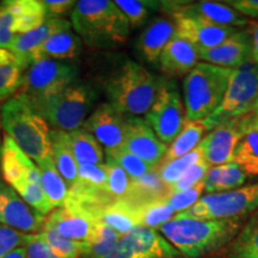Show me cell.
Segmentation results:
<instances>
[{"label": "cell", "mask_w": 258, "mask_h": 258, "mask_svg": "<svg viewBox=\"0 0 258 258\" xmlns=\"http://www.w3.org/2000/svg\"><path fill=\"white\" fill-rule=\"evenodd\" d=\"M50 146L54 165L66 184H69L71 188L78 180L79 165L70 147L67 132L56 131V129L50 131Z\"/></svg>", "instance_id": "484cf974"}, {"label": "cell", "mask_w": 258, "mask_h": 258, "mask_svg": "<svg viewBox=\"0 0 258 258\" xmlns=\"http://www.w3.org/2000/svg\"><path fill=\"white\" fill-rule=\"evenodd\" d=\"M203 190H205V179L202 182H200L199 184L192 186V188L184 190V191L167 194L166 202L169 203L172 211L176 214H178V213L184 212L191 207V206L195 205L201 199Z\"/></svg>", "instance_id": "b9f144b4"}, {"label": "cell", "mask_w": 258, "mask_h": 258, "mask_svg": "<svg viewBox=\"0 0 258 258\" xmlns=\"http://www.w3.org/2000/svg\"><path fill=\"white\" fill-rule=\"evenodd\" d=\"M105 156L106 161L114 163L121 169H123L132 179L140 178L151 171L156 170L147 163H145L144 160H141L140 158L128 152L123 147L117 148V150H105Z\"/></svg>", "instance_id": "d590c367"}, {"label": "cell", "mask_w": 258, "mask_h": 258, "mask_svg": "<svg viewBox=\"0 0 258 258\" xmlns=\"http://www.w3.org/2000/svg\"><path fill=\"white\" fill-rule=\"evenodd\" d=\"M123 148L156 169L165 156L167 145L158 139L146 120L128 116Z\"/></svg>", "instance_id": "2e32d148"}, {"label": "cell", "mask_w": 258, "mask_h": 258, "mask_svg": "<svg viewBox=\"0 0 258 258\" xmlns=\"http://www.w3.org/2000/svg\"><path fill=\"white\" fill-rule=\"evenodd\" d=\"M252 44H251V60L258 63V24L252 28Z\"/></svg>", "instance_id": "f5cc1de1"}, {"label": "cell", "mask_w": 258, "mask_h": 258, "mask_svg": "<svg viewBox=\"0 0 258 258\" xmlns=\"http://www.w3.org/2000/svg\"><path fill=\"white\" fill-rule=\"evenodd\" d=\"M38 171L41 175V185L46 194L51 208L63 207L69 198V186L54 165L53 159L38 163Z\"/></svg>", "instance_id": "f1b7e54d"}, {"label": "cell", "mask_w": 258, "mask_h": 258, "mask_svg": "<svg viewBox=\"0 0 258 258\" xmlns=\"http://www.w3.org/2000/svg\"><path fill=\"white\" fill-rule=\"evenodd\" d=\"M98 224L99 220L91 213L66 201L63 207L56 209L48 217L44 228L55 231L66 239L88 244L90 246V241Z\"/></svg>", "instance_id": "7c38bea8"}, {"label": "cell", "mask_w": 258, "mask_h": 258, "mask_svg": "<svg viewBox=\"0 0 258 258\" xmlns=\"http://www.w3.org/2000/svg\"><path fill=\"white\" fill-rule=\"evenodd\" d=\"M240 219H176L159 227L169 243L188 258H200L230 243L239 233Z\"/></svg>", "instance_id": "7a4b0ae2"}, {"label": "cell", "mask_w": 258, "mask_h": 258, "mask_svg": "<svg viewBox=\"0 0 258 258\" xmlns=\"http://www.w3.org/2000/svg\"><path fill=\"white\" fill-rule=\"evenodd\" d=\"M105 166L108 172L106 191L116 200H127L131 195L132 178L123 169L114 163L106 161Z\"/></svg>", "instance_id": "f35d334b"}, {"label": "cell", "mask_w": 258, "mask_h": 258, "mask_svg": "<svg viewBox=\"0 0 258 258\" xmlns=\"http://www.w3.org/2000/svg\"><path fill=\"white\" fill-rule=\"evenodd\" d=\"M246 180V173L234 161L211 167L205 177V190L208 194L224 192L241 186Z\"/></svg>", "instance_id": "4316f807"}, {"label": "cell", "mask_w": 258, "mask_h": 258, "mask_svg": "<svg viewBox=\"0 0 258 258\" xmlns=\"http://www.w3.org/2000/svg\"><path fill=\"white\" fill-rule=\"evenodd\" d=\"M258 101V66L232 70L227 89L219 108L203 120L206 131H213L225 122L250 114Z\"/></svg>", "instance_id": "52a82bcc"}, {"label": "cell", "mask_w": 258, "mask_h": 258, "mask_svg": "<svg viewBox=\"0 0 258 258\" xmlns=\"http://www.w3.org/2000/svg\"><path fill=\"white\" fill-rule=\"evenodd\" d=\"M83 43L77 34L71 30H64L53 35L49 40L30 55L31 62L41 59L51 60H73L80 55Z\"/></svg>", "instance_id": "cb8c5ba5"}, {"label": "cell", "mask_w": 258, "mask_h": 258, "mask_svg": "<svg viewBox=\"0 0 258 258\" xmlns=\"http://www.w3.org/2000/svg\"><path fill=\"white\" fill-rule=\"evenodd\" d=\"M2 127L30 159H51L50 129L31 102L22 93L9 98L0 109Z\"/></svg>", "instance_id": "3957f363"}, {"label": "cell", "mask_w": 258, "mask_h": 258, "mask_svg": "<svg viewBox=\"0 0 258 258\" xmlns=\"http://www.w3.org/2000/svg\"><path fill=\"white\" fill-rule=\"evenodd\" d=\"M69 144L78 165H101L103 164L102 145L83 128L67 133Z\"/></svg>", "instance_id": "83f0119b"}, {"label": "cell", "mask_w": 258, "mask_h": 258, "mask_svg": "<svg viewBox=\"0 0 258 258\" xmlns=\"http://www.w3.org/2000/svg\"><path fill=\"white\" fill-rule=\"evenodd\" d=\"M253 112H256V114H258V101H257V103H256V105H254Z\"/></svg>", "instance_id": "6f0895ef"}, {"label": "cell", "mask_w": 258, "mask_h": 258, "mask_svg": "<svg viewBox=\"0 0 258 258\" xmlns=\"http://www.w3.org/2000/svg\"><path fill=\"white\" fill-rule=\"evenodd\" d=\"M78 180L82 182L83 184L106 191L108 172H106L105 164H101V165H80L78 169Z\"/></svg>", "instance_id": "7bdbcfd3"}, {"label": "cell", "mask_w": 258, "mask_h": 258, "mask_svg": "<svg viewBox=\"0 0 258 258\" xmlns=\"http://www.w3.org/2000/svg\"><path fill=\"white\" fill-rule=\"evenodd\" d=\"M184 112L179 92L161 84L156 101L146 114V121L161 143L167 145L182 131L185 122Z\"/></svg>", "instance_id": "30bf717a"}, {"label": "cell", "mask_w": 258, "mask_h": 258, "mask_svg": "<svg viewBox=\"0 0 258 258\" xmlns=\"http://www.w3.org/2000/svg\"><path fill=\"white\" fill-rule=\"evenodd\" d=\"M199 59L198 49L188 41L175 35L161 51L158 62L164 72L180 76L189 73L198 64Z\"/></svg>", "instance_id": "7402d4cb"}, {"label": "cell", "mask_w": 258, "mask_h": 258, "mask_svg": "<svg viewBox=\"0 0 258 258\" xmlns=\"http://www.w3.org/2000/svg\"><path fill=\"white\" fill-rule=\"evenodd\" d=\"M38 235L42 240L46 241L57 258H79L84 254L90 256V246L88 244L66 239L49 228H43Z\"/></svg>", "instance_id": "e575fe53"}, {"label": "cell", "mask_w": 258, "mask_h": 258, "mask_svg": "<svg viewBox=\"0 0 258 258\" xmlns=\"http://www.w3.org/2000/svg\"><path fill=\"white\" fill-rule=\"evenodd\" d=\"M226 258H258V212L231 241Z\"/></svg>", "instance_id": "4dcf8cb0"}, {"label": "cell", "mask_w": 258, "mask_h": 258, "mask_svg": "<svg viewBox=\"0 0 258 258\" xmlns=\"http://www.w3.org/2000/svg\"><path fill=\"white\" fill-rule=\"evenodd\" d=\"M128 115L122 114L110 103L97 106L86 118L83 129L92 135L106 150L123 147Z\"/></svg>", "instance_id": "5bb4252c"}, {"label": "cell", "mask_w": 258, "mask_h": 258, "mask_svg": "<svg viewBox=\"0 0 258 258\" xmlns=\"http://www.w3.org/2000/svg\"><path fill=\"white\" fill-rule=\"evenodd\" d=\"M25 258H57L38 234H29L24 245Z\"/></svg>", "instance_id": "c3c4849f"}, {"label": "cell", "mask_w": 258, "mask_h": 258, "mask_svg": "<svg viewBox=\"0 0 258 258\" xmlns=\"http://www.w3.org/2000/svg\"><path fill=\"white\" fill-rule=\"evenodd\" d=\"M209 170V164L205 159L200 161V163L194 165L184 176L180 178L178 182H176L175 184H172L169 188V194H175L179 191H184L188 190L196 184H199L200 182H202L205 179L206 175H207Z\"/></svg>", "instance_id": "ee69618b"}, {"label": "cell", "mask_w": 258, "mask_h": 258, "mask_svg": "<svg viewBox=\"0 0 258 258\" xmlns=\"http://www.w3.org/2000/svg\"><path fill=\"white\" fill-rule=\"evenodd\" d=\"M103 258H133V253H132L127 239L124 237H121L117 245Z\"/></svg>", "instance_id": "816d5d0a"}, {"label": "cell", "mask_w": 258, "mask_h": 258, "mask_svg": "<svg viewBox=\"0 0 258 258\" xmlns=\"http://www.w3.org/2000/svg\"><path fill=\"white\" fill-rule=\"evenodd\" d=\"M2 118H0V158H2V148H3V143H2Z\"/></svg>", "instance_id": "9f6ffc18"}, {"label": "cell", "mask_w": 258, "mask_h": 258, "mask_svg": "<svg viewBox=\"0 0 258 258\" xmlns=\"http://www.w3.org/2000/svg\"><path fill=\"white\" fill-rule=\"evenodd\" d=\"M28 235L14 228L0 225V258H4L11 251L22 247V245L24 246L28 240Z\"/></svg>", "instance_id": "bcb514c9"}, {"label": "cell", "mask_w": 258, "mask_h": 258, "mask_svg": "<svg viewBox=\"0 0 258 258\" xmlns=\"http://www.w3.org/2000/svg\"><path fill=\"white\" fill-rule=\"evenodd\" d=\"M4 258H25V250L24 247H18L14 251H11L9 254H6Z\"/></svg>", "instance_id": "db71d44e"}, {"label": "cell", "mask_w": 258, "mask_h": 258, "mask_svg": "<svg viewBox=\"0 0 258 258\" xmlns=\"http://www.w3.org/2000/svg\"><path fill=\"white\" fill-rule=\"evenodd\" d=\"M164 8L169 9L172 15H189L202 18L213 24L222 27H241L247 24V18L238 14L235 10L218 2H198L185 5L184 3L176 5L175 3H163Z\"/></svg>", "instance_id": "d6986e66"}, {"label": "cell", "mask_w": 258, "mask_h": 258, "mask_svg": "<svg viewBox=\"0 0 258 258\" xmlns=\"http://www.w3.org/2000/svg\"><path fill=\"white\" fill-rule=\"evenodd\" d=\"M203 159L205 158H203L202 150L200 147H196L195 150L185 156L167 161V163H161L158 173H159L160 179L163 180L164 184L170 188L171 185L178 182L194 165H196Z\"/></svg>", "instance_id": "836d02e7"}, {"label": "cell", "mask_w": 258, "mask_h": 258, "mask_svg": "<svg viewBox=\"0 0 258 258\" xmlns=\"http://www.w3.org/2000/svg\"><path fill=\"white\" fill-rule=\"evenodd\" d=\"M3 3L14 16V18L28 17V16H46V9L42 2H37V0H6Z\"/></svg>", "instance_id": "f6af8a7d"}, {"label": "cell", "mask_w": 258, "mask_h": 258, "mask_svg": "<svg viewBox=\"0 0 258 258\" xmlns=\"http://www.w3.org/2000/svg\"><path fill=\"white\" fill-rule=\"evenodd\" d=\"M71 18L80 40L91 48H116L122 46L129 36L128 19L110 0L77 2Z\"/></svg>", "instance_id": "6da1fadb"}, {"label": "cell", "mask_w": 258, "mask_h": 258, "mask_svg": "<svg viewBox=\"0 0 258 258\" xmlns=\"http://www.w3.org/2000/svg\"><path fill=\"white\" fill-rule=\"evenodd\" d=\"M15 18L9 11L4 3H0V48L9 49L14 43L17 35L12 31Z\"/></svg>", "instance_id": "7dc6e473"}, {"label": "cell", "mask_w": 258, "mask_h": 258, "mask_svg": "<svg viewBox=\"0 0 258 258\" xmlns=\"http://www.w3.org/2000/svg\"><path fill=\"white\" fill-rule=\"evenodd\" d=\"M115 4L128 19L129 27L138 28L147 21L150 9L153 8L154 3L139 2V0H116Z\"/></svg>", "instance_id": "60d3db41"}, {"label": "cell", "mask_w": 258, "mask_h": 258, "mask_svg": "<svg viewBox=\"0 0 258 258\" xmlns=\"http://www.w3.org/2000/svg\"><path fill=\"white\" fill-rule=\"evenodd\" d=\"M205 131L206 128L202 121H185L182 131L167 147L161 163H167V161L185 156L199 147Z\"/></svg>", "instance_id": "f546056e"}, {"label": "cell", "mask_w": 258, "mask_h": 258, "mask_svg": "<svg viewBox=\"0 0 258 258\" xmlns=\"http://www.w3.org/2000/svg\"><path fill=\"white\" fill-rule=\"evenodd\" d=\"M42 4L46 9V17L54 19L70 12L77 3L73 0H42Z\"/></svg>", "instance_id": "681fc988"}, {"label": "cell", "mask_w": 258, "mask_h": 258, "mask_svg": "<svg viewBox=\"0 0 258 258\" xmlns=\"http://www.w3.org/2000/svg\"><path fill=\"white\" fill-rule=\"evenodd\" d=\"M78 67L61 60L41 59L34 61L24 72L21 91L30 102L60 92L78 77Z\"/></svg>", "instance_id": "9c48e42d"}, {"label": "cell", "mask_w": 258, "mask_h": 258, "mask_svg": "<svg viewBox=\"0 0 258 258\" xmlns=\"http://www.w3.org/2000/svg\"><path fill=\"white\" fill-rule=\"evenodd\" d=\"M258 209V183L224 192L207 194L176 219L224 220L243 217Z\"/></svg>", "instance_id": "ba28073f"}, {"label": "cell", "mask_w": 258, "mask_h": 258, "mask_svg": "<svg viewBox=\"0 0 258 258\" xmlns=\"http://www.w3.org/2000/svg\"><path fill=\"white\" fill-rule=\"evenodd\" d=\"M0 225L22 233H37L44 228L46 219L25 203L12 186L0 180Z\"/></svg>", "instance_id": "4fadbf2b"}, {"label": "cell", "mask_w": 258, "mask_h": 258, "mask_svg": "<svg viewBox=\"0 0 258 258\" xmlns=\"http://www.w3.org/2000/svg\"><path fill=\"white\" fill-rule=\"evenodd\" d=\"M16 190V192L24 200L25 203H28L32 209L40 213L41 215H47L51 212V206L48 201L46 194L42 189L41 184L31 182V180H23V182L17 183L12 186Z\"/></svg>", "instance_id": "8d00e7d4"}, {"label": "cell", "mask_w": 258, "mask_h": 258, "mask_svg": "<svg viewBox=\"0 0 258 258\" xmlns=\"http://www.w3.org/2000/svg\"><path fill=\"white\" fill-rule=\"evenodd\" d=\"M233 161L249 176H258V132L249 129L235 147Z\"/></svg>", "instance_id": "d6a6232c"}, {"label": "cell", "mask_w": 258, "mask_h": 258, "mask_svg": "<svg viewBox=\"0 0 258 258\" xmlns=\"http://www.w3.org/2000/svg\"><path fill=\"white\" fill-rule=\"evenodd\" d=\"M250 129H254L258 132V114L256 112H251L250 116Z\"/></svg>", "instance_id": "11a10c76"}, {"label": "cell", "mask_w": 258, "mask_h": 258, "mask_svg": "<svg viewBox=\"0 0 258 258\" xmlns=\"http://www.w3.org/2000/svg\"><path fill=\"white\" fill-rule=\"evenodd\" d=\"M161 84L160 78L141 64L127 60L106 80L109 103L128 116L146 115L153 105Z\"/></svg>", "instance_id": "277c9868"}, {"label": "cell", "mask_w": 258, "mask_h": 258, "mask_svg": "<svg viewBox=\"0 0 258 258\" xmlns=\"http://www.w3.org/2000/svg\"><path fill=\"white\" fill-rule=\"evenodd\" d=\"M64 30H71V23L69 21L63 18L48 19L40 28L27 34L17 35L10 48V51L15 54L21 66L27 71L28 67L32 63L30 60L31 54L38 49L44 42L49 40L53 35Z\"/></svg>", "instance_id": "ffe728a7"}, {"label": "cell", "mask_w": 258, "mask_h": 258, "mask_svg": "<svg viewBox=\"0 0 258 258\" xmlns=\"http://www.w3.org/2000/svg\"><path fill=\"white\" fill-rule=\"evenodd\" d=\"M224 4H227L241 16L258 17V0H230Z\"/></svg>", "instance_id": "f907efd6"}, {"label": "cell", "mask_w": 258, "mask_h": 258, "mask_svg": "<svg viewBox=\"0 0 258 258\" xmlns=\"http://www.w3.org/2000/svg\"><path fill=\"white\" fill-rule=\"evenodd\" d=\"M97 219L122 237L140 226L137 205L128 200H115L110 202L98 212Z\"/></svg>", "instance_id": "d4e9b609"}, {"label": "cell", "mask_w": 258, "mask_h": 258, "mask_svg": "<svg viewBox=\"0 0 258 258\" xmlns=\"http://www.w3.org/2000/svg\"><path fill=\"white\" fill-rule=\"evenodd\" d=\"M173 17L176 36L188 41L198 51L212 49L238 31L235 28L213 24L195 16L176 14Z\"/></svg>", "instance_id": "9a60e30c"}, {"label": "cell", "mask_w": 258, "mask_h": 258, "mask_svg": "<svg viewBox=\"0 0 258 258\" xmlns=\"http://www.w3.org/2000/svg\"><path fill=\"white\" fill-rule=\"evenodd\" d=\"M250 115L251 112L225 122L202 139L199 147L209 165L218 166L233 161L235 147L250 129Z\"/></svg>", "instance_id": "8fae6325"}, {"label": "cell", "mask_w": 258, "mask_h": 258, "mask_svg": "<svg viewBox=\"0 0 258 258\" xmlns=\"http://www.w3.org/2000/svg\"><path fill=\"white\" fill-rule=\"evenodd\" d=\"M121 237L117 232L99 221L90 241V256L91 258L105 257L117 245Z\"/></svg>", "instance_id": "74e56055"}, {"label": "cell", "mask_w": 258, "mask_h": 258, "mask_svg": "<svg viewBox=\"0 0 258 258\" xmlns=\"http://www.w3.org/2000/svg\"><path fill=\"white\" fill-rule=\"evenodd\" d=\"M232 70L207 62L196 64L184 79L186 121H203L220 106Z\"/></svg>", "instance_id": "5b68a950"}, {"label": "cell", "mask_w": 258, "mask_h": 258, "mask_svg": "<svg viewBox=\"0 0 258 258\" xmlns=\"http://www.w3.org/2000/svg\"><path fill=\"white\" fill-rule=\"evenodd\" d=\"M137 207L139 225L152 230L161 227L166 222L172 220L176 215V213L166 202V198L139 203Z\"/></svg>", "instance_id": "1f68e13d"}, {"label": "cell", "mask_w": 258, "mask_h": 258, "mask_svg": "<svg viewBox=\"0 0 258 258\" xmlns=\"http://www.w3.org/2000/svg\"><path fill=\"white\" fill-rule=\"evenodd\" d=\"M251 44L247 32L237 31L219 46L199 51V57L207 63L234 70L251 60Z\"/></svg>", "instance_id": "e0dca14e"}, {"label": "cell", "mask_w": 258, "mask_h": 258, "mask_svg": "<svg viewBox=\"0 0 258 258\" xmlns=\"http://www.w3.org/2000/svg\"><path fill=\"white\" fill-rule=\"evenodd\" d=\"M0 166L3 177L11 186L27 179L41 184L38 167L6 133L3 141Z\"/></svg>", "instance_id": "ac0fdd59"}, {"label": "cell", "mask_w": 258, "mask_h": 258, "mask_svg": "<svg viewBox=\"0 0 258 258\" xmlns=\"http://www.w3.org/2000/svg\"><path fill=\"white\" fill-rule=\"evenodd\" d=\"M131 247L133 258H176L177 250L152 228L138 226L123 235Z\"/></svg>", "instance_id": "44dd1931"}, {"label": "cell", "mask_w": 258, "mask_h": 258, "mask_svg": "<svg viewBox=\"0 0 258 258\" xmlns=\"http://www.w3.org/2000/svg\"><path fill=\"white\" fill-rule=\"evenodd\" d=\"M25 70L19 63L0 66V102L15 96L22 86Z\"/></svg>", "instance_id": "ab89813d"}, {"label": "cell", "mask_w": 258, "mask_h": 258, "mask_svg": "<svg viewBox=\"0 0 258 258\" xmlns=\"http://www.w3.org/2000/svg\"><path fill=\"white\" fill-rule=\"evenodd\" d=\"M93 101V90L85 84L74 82L55 95L34 101L31 104L54 129L70 133L83 127Z\"/></svg>", "instance_id": "8992f818"}, {"label": "cell", "mask_w": 258, "mask_h": 258, "mask_svg": "<svg viewBox=\"0 0 258 258\" xmlns=\"http://www.w3.org/2000/svg\"><path fill=\"white\" fill-rule=\"evenodd\" d=\"M176 27L165 18H157L145 29L138 41V48L148 62L157 63L161 51L175 37Z\"/></svg>", "instance_id": "603a6c76"}]
</instances>
